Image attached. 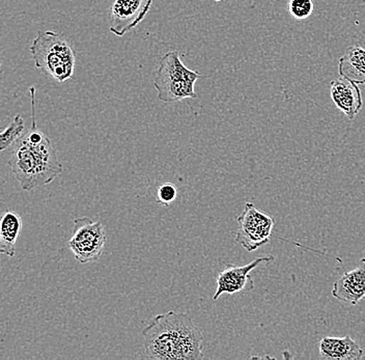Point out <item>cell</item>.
<instances>
[{
    "label": "cell",
    "mask_w": 365,
    "mask_h": 360,
    "mask_svg": "<svg viewBox=\"0 0 365 360\" xmlns=\"http://www.w3.org/2000/svg\"><path fill=\"white\" fill-rule=\"evenodd\" d=\"M216 2H220L221 0H215Z\"/></svg>",
    "instance_id": "17"
},
{
    "label": "cell",
    "mask_w": 365,
    "mask_h": 360,
    "mask_svg": "<svg viewBox=\"0 0 365 360\" xmlns=\"http://www.w3.org/2000/svg\"><path fill=\"white\" fill-rule=\"evenodd\" d=\"M25 132L26 129L24 118L20 115H16L11 124L0 134V151H6L11 145H15Z\"/></svg>",
    "instance_id": "14"
},
{
    "label": "cell",
    "mask_w": 365,
    "mask_h": 360,
    "mask_svg": "<svg viewBox=\"0 0 365 360\" xmlns=\"http://www.w3.org/2000/svg\"><path fill=\"white\" fill-rule=\"evenodd\" d=\"M333 297L346 304H358L365 297V257L359 267L348 271L333 284Z\"/></svg>",
    "instance_id": "9"
},
{
    "label": "cell",
    "mask_w": 365,
    "mask_h": 360,
    "mask_svg": "<svg viewBox=\"0 0 365 360\" xmlns=\"http://www.w3.org/2000/svg\"><path fill=\"white\" fill-rule=\"evenodd\" d=\"M339 73L341 77L355 82L358 86L365 84V49L351 46L339 58Z\"/></svg>",
    "instance_id": "12"
},
{
    "label": "cell",
    "mask_w": 365,
    "mask_h": 360,
    "mask_svg": "<svg viewBox=\"0 0 365 360\" xmlns=\"http://www.w3.org/2000/svg\"><path fill=\"white\" fill-rule=\"evenodd\" d=\"M202 77L200 73L182 63L179 52H168L160 59L155 77L154 86L158 92V99L165 103L180 102L187 98L196 99L194 86Z\"/></svg>",
    "instance_id": "4"
},
{
    "label": "cell",
    "mask_w": 365,
    "mask_h": 360,
    "mask_svg": "<svg viewBox=\"0 0 365 360\" xmlns=\"http://www.w3.org/2000/svg\"><path fill=\"white\" fill-rule=\"evenodd\" d=\"M36 88H29L31 105V128L26 130L15 143L8 165L24 191L52 183L63 173L51 140L36 126Z\"/></svg>",
    "instance_id": "2"
},
{
    "label": "cell",
    "mask_w": 365,
    "mask_h": 360,
    "mask_svg": "<svg viewBox=\"0 0 365 360\" xmlns=\"http://www.w3.org/2000/svg\"><path fill=\"white\" fill-rule=\"evenodd\" d=\"M275 259L273 256L255 257L250 264L236 266L230 264L217 277V290L213 296L214 302L223 294L234 295L240 292H250L255 289V282L251 279V271L259 267L261 264L271 263Z\"/></svg>",
    "instance_id": "7"
},
{
    "label": "cell",
    "mask_w": 365,
    "mask_h": 360,
    "mask_svg": "<svg viewBox=\"0 0 365 360\" xmlns=\"http://www.w3.org/2000/svg\"><path fill=\"white\" fill-rule=\"evenodd\" d=\"M330 97L335 106L350 120H353L364 107L359 86L344 77L331 81Z\"/></svg>",
    "instance_id": "10"
},
{
    "label": "cell",
    "mask_w": 365,
    "mask_h": 360,
    "mask_svg": "<svg viewBox=\"0 0 365 360\" xmlns=\"http://www.w3.org/2000/svg\"><path fill=\"white\" fill-rule=\"evenodd\" d=\"M107 237L101 221H93L88 217L74 220V227L68 247L72 250L79 263L98 261L104 252Z\"/></svg>",
    "instance_id": "5"
},
{
    "label": "cell",
    "mask_w": 365,
    "mask_h": 360,
    "mask_svg": "<svg viewBox=\"0 0 365 360\" xmlns=\"http://www.w3.org/2000/svg\"><path fill=\"white\" fill-rule=\"evenodd\" d=\"M34 65L57 82L71 79L75 71V53L67 41L52 31H38L31 48Z\"/></svg>",
    "instance_id": "3"
},
{
    "label": "cell",
    "mask_w": 365,
    "mask_h": 360,
    "mask_svg": "<svg viewBox=\"0 0 365 360\" xmlns=\"http://www.w3.org/2000/svg\"><path fill=\"white\" fill-rule=\"evenodd\" d=\"M314 4L312 0H289V11L296 20H305L314 12Z\"/></svg>",
    "instance_id": "15"
},
{
    "label": "cell",
    "mask_w": 365,
    "mask_h": 360,
    "mask_svg": "<svg viewBox=\"0 0 365 360\" xmlns=\"http://www.w3.org/2000/svg\"><path fill=\"white\" fill-rule=\"evenodd\" d=\"M238 225L236 241L247 252H255L267 245L272 237L273 218L257 209L252 202H246L239 215Z\"/></svg>",
    "instance_id": "6"
},
{
    "label": "cell",
    "mask_w": 365,
    "mask_h": 360,
    "mask_svg": "<svg viewBox=\"0 0 365 360\" xmlns=\"http://www.w3.org/2000/svg\"><path fill=\"white\" fill-rule=\"evenodd\" d=\"M153 0H114L110 9L109 31L124 36L140 24L150 12Z\"/></svg>",
    "instance_id": "8"
},
{
    "label": "cell",
    "mask_w": 365,
    "mask_h": 360,
    "mask_svg": "<svg viewBox=\"0 0 365 360\" xmlns=\"http://www.w3.org/2000/svg\"><path fill=\"white\" fill-rule=\"evenodd\" d=\"M22 218L13 211L4 212L0 223V252L16 256V243L22 231Z\"/></svg>",
    "instance_id": "13"
},
{
    "label": "cell",
    "mask_w": 365,
    "mask_h": 360,
    "mask_svg": "<svg viewBox=\"0 0 365 360\" xmlns=\"http://www.w3.org/2000/svg\"><path fill=\"white\" fill-rule=\"evenodd\" d=\"M319 357L326 360H359L364 352L350 336H326L319 343Z\"/></svg>",
    "instance_id": "11"
},
{
    "label": "cell",
    "mask_w": 365,
    "mask_h": 360,
    "mask_svg": "<svg viewBox=\"0 0 365 360\" xmlns=\"http://www.w3.org/2000/svg\"><path fill=\"white\" fill-rule=\"evenodd\" d=\"M141 334L143 336V359H204L202 332L187 314L170 311L157 314L141 330Z\"/></svg>",
    "instance_id": "1"
},
{
    "label": "cell",
    "mask_w": 365,
    "mask_h": 360,
    "mask_svg": "<svg viewBox=\"0 0 365 360\" xmlns=\"http://www.w3.org/2000/svg\"><path fill=\"white\" fill-rule=\"evenodd\" d=\"M177 187L171 183H165L159 187L157 200L162 206L168 207L177 198Z\"/></svg>",
    "instance_id": "16"
}]
</instances>
